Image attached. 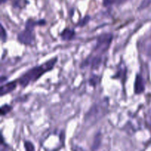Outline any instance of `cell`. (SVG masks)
I'll use <instances>...</instances> for the list:
<instances>
[{
  "mask_svg": "<svg viewBox=\"0 0 151 151\" xmlns=\"http://www.w3.org/2000/svg\"><path fill=\"white\" fill-rule=\"evenodd\" d=\"M147 55L148 57H150L151 58V43L148 44V46L147 47Z\"/></svg>",
  "mask_w": 151,
  "mask_h": 151,
  "instance_id": "cell-18",
  "label": "cell"
},
{
  "mask_svg": "<svg viewBox=\"0 0 151 151\" xmlns=\"http://www.w3.org/2000/svg\"><path fill=\"white\" fill-rule=\"evenodd\" d=\"M60 35L63 41H71L75 36V32L74 29L66 28L62 31Z\"/></svg>",
  "mask_w": 151,
  "mask_h": 151,
  "instance_id": "cell-10",
  "label": "cell"
},
{
  "mask_svg": "<svg viewBox=\"0 0 151 151\" xmlns=\"http://www.w3.org/2000/svg\"><path fill=\"white\" fill-rule=\"evenodd\" d=\"M7 0H1V3H4L5 1H7Z\"/></svg>",
  "mask_w": 151,
  "mask_h": 151,
  "instance_id": "cell-20",
  "label": "cell"
},
{
  "mask_svg": "<svg viewBox=\"0 0 151 151\" xmlns=\"http://www.w3.org/2000/svg\"><path fill=\"white\" fill-rule=\"evenodd\" d=\"M25 148H26L27 151H34V147L32 144L29 142H26L24 144Z\"/></svg>",
  "mask_w": 151,
  "mask_h": 151,
  "instance_id": "cell-16",
  "label": "cell"
},
{
  "mask_svg": "<svg viewBox=\"0 0 151 151\" xmlns=\"http://www.w3.org/2000/svg\"><path fill=\"white\" fill-rule=\"evenodd\" d=\"M102 63V57L100 55L94 56L92 58H88L86 60H84L81 63V68H84L90 65L91 69H95L100 67V66Z\"/></svg>",
  "mask_w": 151,
  "mask_h": 151,
  "instance_id": "cell-5",
  "label": "cell"
},
{
  "mask_svg": "<svg viewBox=\"0 0 151 151\" xmlns=\"http://www.w3.org/2000/svg\"><path fill=\"white\" fill-rule=\"evenodd\" d=\"M7 32H6L5 29H4V27H3V25H1V41H3V42H4V41H6V40H7Z\"/></svg>",
  "mask_w": 151,
  "mask_h": 151,
  "instance_id": "cell-14",
  "label": "cell"
},
{
  "mask_svg": "<svg viewBox=\"0 0 151 151\" xmlns=\"http://www.w3.org/2000/svg\"><path fill=\"white\" fill-rule=\"evenodd\" d=\"M57 58H52L49 60L48 61L45 62L42 65L32 68V69L28 70L27 72H25L24 75H22L18 79V83L22 87L25 88L30 83L35 82L37 80L39 79L46 72L51 71L55 66V63H57Z\"/></svg>",
  "mask_w": 151,
  "mask_h": 151,
  "instance_id": "cell-1",
  "label": "cell"
},
{
  "mask_svg": "<svg viewBox=\"0 0 151 151\" xmlns=\"http://www.w3.org/2000/svg\"><path fill=\"white\" fill-rule=\"evenodd\" d=\"M46 24V21L42 19V20L33 21L32 19H28L25 24V29H29V30H34V27L35 26H43Z\"/></svg>",
  "mask_w": 151,
  "mask_h": 151,
  "instance_id": "cell-9",
  "label": "cell"
},
{
  "mask_svg": "<svg viewBox=\"0 0 151 151\" xmlns=\"http://www.w3.org/2000/svg\"><path fill=\"white\" fill-rule=\"evenodd\" d=\"M12 109H13L12 106H9L7 104L4 105L1 107V116H4V115L7 114L11 111Z\"/></svg>",
  "mask_w": 151,
  "mask_h": 151,
  "instance_id": "cell-12",
  "label": "cell"
},
{
  "mask_svg": "<svg viewBox=\"0 0 151 151\" xmlns=\"http://www.w3.org/2000/svg\"><path fill=\"white\" fill-rule=\"evenodd\" d=\"M90 21V16H86L83 19H81L78 24V27H84L88 23V22Z\"/></svg>",
  "mask_w": 151,
  "mask_h": 151,
  "instance_id": "cell-13",
  "label": "cell"
},
{
  "mask_svg": "<svg viewBox=\"0 0 151 151\" xmlns=\"http://www.w3.org/2000/svg\"><path fill=\"white\" fill-rule=\"evenodd\" d=\"M17 81H13V82H9L7 83L2 85L1 86V96H4L5 94H9L10 92L13 91V90L16 89V85H17Z\"/></svg>",
  "mask_w": 151,
  "mask_h": 151,
  "instance_id": "cell-7",
  "label": "cell"
},
{
  "mask_svg": "<svg viewBox=\"0 0 151 151\" xmlns=\"http://www.w3.org/2000/svg\"><path fill=\"white\" fill-rule=\"evenodd\" d=\"M100 80L101 78L98 75H93V76H91L90 78L89 81H88V83L90 86H96L97 84H99L100 83Z\"/></svg>",
  "mask_w": 151,
  "mask_h": 151,
  "instance_id": "cell-11",
  "label": "cell"
},
{
  "mask_svg": "<svg viewBox=\"0 0 151 151\" xmlns=\"http://www.w3.org/2000/svg\"><path fill=\"white\" fill-rule=\"evenodd\" d=\"M109 105V102L108 98H105L104 100L94 104L86 114L85 120L87 122H95L96 121L101 119L107 112Z\"/></svg>",
  "mask_w": 151,
  "mask_h": 151,
  "instance_id": "cell-2",
  "label": "cell"
},
{
  "mask_svg": "<svg viewBox=\"0 0 151 151\" xmlns=\"http://www.w3.org/2000/svg\"><path fill=\"white\" fill-rule=\"evenodd\" d=\"M35 35L33 34V31L29 29H25L24 30L22 31L18 35L17 39L21 44H25V45H31L35 41Z\"/></svg>",
  "mask_w": 151,
  "mask_h": 151,
  "instance_id": "cell-4",
  "label": "cell"
},
{
  "mask_svg": "<svg viewBox=\"0 0 151 151\" xmlns=\"http://www.w3.org/2000/svg\"><path fill=\"white\" fill-rule=\"evenodd\" d=\"M145 91V81L142 76L137 74L134 82V93L136 94H140Z\"/></svg>",
  "mask_w": 151,
  "mask_h": 151,
  "instance_id": "cell-6",
  "label": "cell"
},
{
  "mask_svg": "<svg viewBox=\"0 0 151 151\" xmlns=\"http://www.w3.org/2000/svg\"><path fill=\"white\" fill-rule=\"evenodd\" d=\"M126 75H127V69L125 67V64H122L119 66L117 72L115 74L113 78H116V79H119L122 81V83H125V80H126Z\"/></svg>",
  "mask_w": 151,
  "mask_h": 151,
  "instance_id": "cell-8",
  "label": "cell"
},
{
  "mask_svg": "<svg viewBox=\"0 0 151 151\" xmlns=\"http://www.w3.org/2000/svg\"><path fill=\"white\" fill-rule=\"evenodd\" d=\"M115 1H116V0H103V5H104L105 7L109 6L111 5V4H113Z\"/></svg>",
  "mask_w": 151,
  "mask_h": 151,
  "instance_id": "cell-17",
  "label": "cell"
},
{
  "mask_svg": "<svg viewBox=\"0 0 151 151\" xmlns=\"http://www.w3.org/2000/svg\"><path fill=\"white\" fill-rule=\"evenodd\" d=\"M113 40L111 33H103L97 38V44L94 47V51L97 52L104 53L110 47Z\"/></svg>",
  "mask_w": 151,
  "mask_h": 151,
  "instance_id": "cell-3",
  "label": "cell"
},
{
  "mask_svg": "<svg viewBox=\"0 0 151 151\" xmlns=\"http://www.w3.org/2000/svg\"><path fill=\"white\" fill-rule=\"evenodd\" d=\"M146 121H147V126L151 131V109H150L147 112V116H146Z\"/></svg>",
  "mask_w": 151,
  "mask_h": 151,
  "instance_id": "cell-15",
  "label": "cell"
},
{
  "mask_svg": "<svg viewBox=\"0 0 151 151\" xmlns=\"http://www.w3.org/2000/svg\"><path fill=\"white\" fill-rule=\"evenodd\" d=\"M125 1H127V0H117V3L121 4V3H122V2H125Z\"/></svg>",
  "mask_w": 151,
  "mask_h": 151,
  "instance_id": "cell-19",
  "label": "cell"
}]
</instances>
